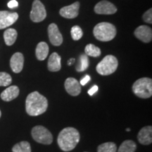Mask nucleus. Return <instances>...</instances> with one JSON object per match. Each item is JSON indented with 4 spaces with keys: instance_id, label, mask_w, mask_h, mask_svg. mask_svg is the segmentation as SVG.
Wrapping results in <instances>:
<instances>
[{
    "instance_id": "nucleus-1",
    "label": "nucleus",
    "mask_w": 152,
    "mask_h": 152,
    "mask_svg": "<svg viewBox=\"0 0 152 152\" xmlns=\"http://www.w3.org/2000/svg\"><path fill=\"white\" fill-rule=\"evenodd\" d=\"M48 101L39 92H31L28 94L26 101V110L30 116H37L47 111Z\"/></svg>"
},
{
    "instance_id": "nucleus-2",
    "label": "nucleus",
    "mask_w": 152,
    "mask_h": 152,
    "mask_svg": "<svg viewBox=\"0 0 152 152\" xmlns=\"http://www.w3.org/2000/svg\"><path fill=\"white\" fill-rule=\"evenodd\" d=\"M80 139L77 129L68 127L61 131L57 138V143L62 151L68 152L74 149Z\"/></svg>"
},
{
    "instance_id": "nucleus-3",
    "label": "nucleus",
    "mask_w": 152,
    "mask_h": 152,
    "mask_svg": "<svg viewBox=\"0 0 152 152\" xmlns=\"http://www.w3.org/2000/svg\"><path fill=\"white\" fill-rule=\"evenodd\" d=\"M95 38L102 42H109L116 35V28L113 24L107 22L99 23L93 30Z\"/></svg>"
},
{
    "instance_id": "nucleus-4",
    "label": "nucleus",
    "mask_w": 152,
    "mask_h": 152,
    "mask_svg": "<svg viewBox=\"0 0 152 152\" xmlns=\"http://www.w3.org/2000/svg\"><path fill=\"white\" fill-rule=\"evenodd\" d=\"M132 90L139 98H150L152 96V80L149 77L138 79L133 84Z\"/></svg>"
},
{
    "instance_id": "nucleus-5",
    "label": "nucleus",
    "mask_w": 152,
    "mask_h": 152,
    "mask_svg": "<svg viewBox=\"0 0 152 152\" xmlns=\"http://www.w3.org/2000/svg\"><path fill=\"white\" fill-rule=\"evenodd\" d=\"M118 66V59L113 55H107L99 63L96 70L102 75H109L117 70Z\"/></svg>"
},
{
    "instance_id": "nucleus-6",
    "label": "nucleus",
    "mask_w": 152,
    "mask_h": 152,
    "mask_svg": "<svg viewBox=\"0 0 152 152\" xmlns=\"http://www.w3.org/2000/svg\"><path fill=\"white\" fill-rule=\"evenodd\" d=\"M31 134L35 142L42 144H51L53 142V136L50 131L42 125H37L32 129Z\"/></svg>"
},
{
    "instance_id": "nucleus-7",
    "label": "nucleus",
    "mask_w": 152,
    "mask_h": 152,
    "mask_svg": "<svg viewBox=\"0 0 152 152\" xmlns=\"http://www.w3.org/2000/svg\"><path fill=\"white\" fill-rule=\"evenodd\" d=\"M47 17V11L45 6L39 0H34L30 11V18L34 23H39L45 20Z\"/></svg>"
},
{
    "instance_id": "nucleus-8",
    "label": "nucleus",
    "mask_w": 152,
    "mask_h": 152,
    "mask_svg": "<svg viewBox=\"0 0 152 152\" xmlns=\"http://www.w3.org/2000/svg\"><path fill=\"white\" fill-rule=\"evenodd\" d=\"M117 8L115 6L106 0H102L94 7V12L97 14L111 15L115 14Z\"/></svg>"
},
{
    "instance_id": "nucleus-9",
    "label": "nucleus",
    "mask_w": 152,
    "mask_h": 152,
    "mask_svg": "<svg viewBox=\"0 0 152 152\" xmlns=\"http://www.w3.org/2000/svg\"><path fill=\"white\" fill-rule=\"evenodd\" d=\"M18 14L7 11H0V30L12 26L18 20Z\"/></svg>"
},
{
    "instance_id": "nucleus-10",
    "label": "nucleus",
    "mask_w": 152,
    "mask_h": 152,
    "mask_svg": "<svg viewBox=\"0 0 152 152\" xmlns=\"http://www.w3.org/2000/svg\"><path fill=\"white\" fill-rule=\"evenodd\" d=\"M49 41L54 46H60L63 43V36L55 23H51L48 27Z\"/></svg>"
},
{
    "instance_id": "nucleus-11",
    "label": "nucleus",
    "mask_w": 152,
    "mask_h": 152,
    "mask_svg": "<svg viewBox=\"0 0 152 152\" xmlns=\"http://www.w3.org/2000/svg\"><path fill=\"white\" fill-rule=\"evenodd\" d=\"M134 35L143 42L149 43L152 39V30L147 26H140L134 30Z\"/></svg>"
},
{
    "instance_id": "nucleus-12",
    "label": "nucleus",
    "mask_w": 152,
    "mask_h": 152,
    "mask_svg": "<svg viewBox=\"0 0 152 152\" xmlns=\"http://www.w3.org/2000/svg\"><path fill=\"white\" fill-rule=\"evenodd\" d=\"M80 9V2H76L72 4L64 7L61 9L59 14L61 16L66 18H75L78 16Z\"/></svg>"
},
{
    "instance_id": "nucleus-13",
    "label": "nucleus",
    "mask_w": 152,
    "mask_h": 152,
    "mask_svg": "<svg viewBox=\"0 0 152 152\" xmlns=\"http://www.w3.org/2000/svg\"><path fill=\"white\" fill-rule=\"evenodd\" d=\"M64 87L68 94L73 96H78L81 92V85L77 80L73 77H68L66 80Z\"/></svg>"
},
{
    "instance_id": "nucleus-14",
    "label": "nucleus",
    "mask_w": 152,
    "mask_h": 152,
    "mask_svg": "<svg viewBox=\"0 0 152 152\" xmlns=\"http://www.w3.org/2000/svg\"><path fill=\"white\" fill-rule=\"evenodd\" d=\"M24 64V56L20 52H16L11 56L10 66L12 71L15 73H19L22 71Z\"/></svg>"
},
{
    "instance_id": "nucleus-15",
    "label": "nucleus",
    "mask_w": 152,
    "mask_h": 152,
    "mask_svg": "<svg viewBox=\"0 0 152 152\" xmlns=\"http://www.w3.org/2000/svg\"><path fill=\"white\" fill-rule=\"evenodd\" d=\"M139 142L143 145H149L152 143V127L146 126L142 128L137 134Z\"/></svg>"
},
{
    "instance_id": "nucleus-16",
    "label": "nucleus",
    "mask_w": 152,
    "mask_h": 152,
    "mask_svg": "<svg viewBox=\"0 0 152 152\" xmlns=\"http://www.w3.org/2000/svg\"><path fill=\"white\" fill-rule=\"evenodd\" d=\"M19 88L16 85L9 87L4 90L1 94V99L4 102H11L18 97L19 95Z\"/></svg>"
},
{
    "instance_id": "nucleus-17",
    "label": "nucleus",
    "mask_w": 152,
    "mask_h": 152,
    "mask_svg": "<svg viewBox=\"0 0 152 152\" xmlns=\"http://www.w3.org/2000/svg\"><path fill=\"white\" fill-rule=\"evenodd\" d=\"M47 68L51 72L59 71L61 68V56L56 52H54L49 56L48 63H47Z\"/></svg>"
},
{
    "instance_id": "nucleus-18",
    "label": "nucleus",
    "mask_w": 152,
    "mask_h": 152,
    "mask_svg": "<svg viewBox=\"0 0 152 152\" xmlns=\"http://www.w3.org/2000/svg\"><path fill=\"white\" fill-rule=\"evenodd\" d=\"M49 54V46L45 42H41L37 45L35 49V55L39 61H44Z\"/></svg>"
},
{
    "instance_id": "nucleus-19",
    "label": "nucleus",
    "mask_w": 152,
    "mask_h": 152,
    "mask_svg": "<svg viewBox=\"0 0 152 152\" xmlns=\"http://www.w3.org/2000/svg\"><path fill=\"white\" fill-rule=\"evenodd\" d=\"M17 36H18V33L14 28H9L6 30L4 33V39L6 45L7 46H11L14 45L17 39Z\"/></svg>"
},
{
    "instance_id": "nucleus-20",
    "label": "nucleus",
    "mask_w": 152,
    "mask_h": 152,
    "mask_svg": "<svg viewBox=\"0 0 152 152\" xmlns=\"http://www.w3.org/2000/svg\"><path fill=\"white\" fill-rule=\"evenodd\" d=\"M137 149V144L132 140H125L120 146L118 152H134Z\"/></svg>"
},
{
    "instance_id": "nucleus-21",
    "label": "nucleus",
    "mask_w": 152,
    "mask_h": 152,
    "mask_svg": "<svg viewBox=\"0 0 152 152\" xmlns=\"http://www.w3.org/2000/svg\"><path fill=\"white\" fill-rule=\"evenodd\" d=\"M89 66L88 56L86 54H82L79 57L78 63L75 69L77 72H83L86 71Z\"/></svg>"
},
{
    "instance_id": "nucleus-22",
    "label": "nucleus",
    "mask_w": 152,
    "mask_h": 152,
    "mask_svg": "<svg viewBox=\"0 0 152 152\" xmlns=\"http://www.w3.org/2000/svg\"><path fill=\"white\" fill-rule=\"evenodd\" d=\"M13 152H31V147L29 142L23 141L15 144L12 148Z\"/></svg>"
},
{
    "instance_id": "nucleus-23",
    "label": "nucleus",
    "mask_w": 152,
    "mask_h": 152,
    "mask_svg": "<svg viewBox=\"0 0 152 152\" xmlns=\"http://www.w3.org/2000/svg\"><path fill=\"white\" fill-rule=\"evenodd\" d=\"M116 144L112 142L100 144L97 148V152H116Z\"/></svg>"
},
{
    "instance_id": "nucleus-24",
    "label": "nucleus",
    "mask_w": 152,
    "mask_h": 152,
    "mask_svg": "<svg viewBox=\"0 0 152 152\" xmlns=\"http://www.w3.org/2000/svg\"><path fill=\"white\" fill-rule=\"evenodd\" d=\"M85 54L87 56H90L92 57H98L101 55V49L99 47H96L92 44H89L85 47Z\"/></svg>"
},
{
    "instance_id": "nucleus-25",
    "label": "nucleus",
    "mask_w": 152,
    "mask_h": 152,
    "mask_svg": "<svg viewBox=\"0 0 152 152\" xmlns=\"http://www.w3.org/2000/svg\"><path fill=\"white\" fill-rule=\"evenodd\" d=\"M12 78L9 73L5 72H0V87H7L11 84Z\"/></svg>"
},
{
    "instance_id": "nucleus-26",
    "label": "nucleus",
    "mask_w": 152,
    "mask_h": 152,
    "mask_svg": "<svg viewBox=\"0 0 152 152\" xmlns=\"http://www.w3.org/2000/svg\"><path fill=\"white\" fill-rule=\"evenodd\" d=\"M71 35L73 40H79L80 39H81L83 35V30H82L81 28L78 26H73V27L71 28Z\"/></svg>"
},
{
    "instance_id": "nucleus-27",
    "label": "nucleus",
    "mask_w": 152,
    "mask_h": 152,
    "mask_svg": "<svg viewBox=\"0 0 152 152\" xmlns=\"http://www.w3.org/2000/svg\"><path fill=\"white\" fill-rule=\"evenodd\" d=\"M142 19L144 22L147 23H152V9H149L147 10L142 16Z\"/></svg>"
},
{
    "instance_id": "nucleus-28",
    "label": "nucleus",
    "mask_w": 152,
    "mask_h": 152,
    "mask_svg": "<svg viewBox=\"0 0 152 152\" xmlns=\"http://www.w3.org/2000/svg\"><path fill=\"white\" fill-rule=\"evenodd\" d=\"M90 75H85L83 79H81L80 84V85H83V86H84V85H86L87 83H88V82L90 81Z\"/></svg>"
},
{
    "instance_id": "nucleus-29",
    "label": "nucleus",
    "mask_w": 152,
    "mask_h": 152,
    "mask_svg": "<svg viewBox=\"0 0 152 152\" xmlns=\"http://www.w3.org/2000/svg\"><path fill=\"white\" fill-rule=\"evenodd\" d=\"M7 5H8L9 8L13 9V8H15V7H18V1H16V0H11V1H9Z\"/></svg>"
},
{
    "instance_id": "nucleus-30",
    "label": "nucleus",
    "mask_w": 152,
    "mask_h": 152,
    "mask_svg": "<svg viewBox=\"0 0 152 152\" xmlns=\"http://www.w3.org/2000/svg\"><path fill=\"white\" fill-rule=\"evenodd\" d=\"M97 90H98V86L94 85V86H93L92 88L88 91V94H90V96H92L93 94H94L95 93L97 92Z\"/></svg>"
},
{
    "instance_id": "nucleus-31",
    "label": "nucleus",
    "mask_w": 152,
    "mask_h": 152,
    "mask_svg": "<svg viewBox=\"0 0 152 152\" xmlns=\"http://www.w3.org/2000/svg\"><path fill=\"white\" fill-rule=\"evenodd\" d=\"M75 58H71V59H69L68 61V66H71L72 64H73L74 62H75Z\"/></svg>"
},
{
    "instance_id": "nucleus-32",
    "label": "nucleus",
    "mask_w": 152,
    "mask_h": 152,
    "mask_svg": "<svg viewBox=\"0 0 152 152\" xmlns=\"http://www.w3.org/2000/svg\"><path fill=\"white\" fill-rule=\"evenodd\" d=\"M126 131H128V132H130V128L126 129Z\"/></svg>"
},
{
    "instance_id": "nucleus-33",
    "label": "nucleus",
    "mask_w": 152,
    "mask_h": 152,
    "mask_svg": "<svg viewBox=\"0 0 152 152\" xmlns=\"http://www.w3.org/2000/svg\"><path fill=\"white\" fill-rule=\"evenodd\" d=\"M1 112L0 111V117H1Z\"/></svg>"
}]
</instances>
